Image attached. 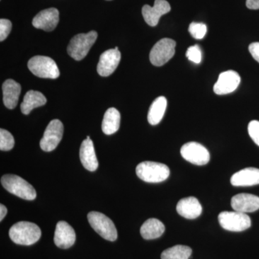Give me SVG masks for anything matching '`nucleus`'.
I'll return each instance as SVG.
<instances>
[{
  "instance_id": "obj_1",
  "label": "nucleus",
  "mask_w": 259,
  "mask_h": 259,
  "mask_svg": "<svg viewBox=\"0 0 259 259\" xmlns=\"http://www.w3.org/2000/svg\"><path fill=\"white\" fill-rule=\"evenodd\" d=\"M9 236L16 244L30 245L39 241L41 231L35 223L21 221L11 227Z\"/></svg>"
},
{
  "instance_id": "obj_2",
  "label": "nucleus",
  "mask_w": 259,
  "mask_h": 259,
  "mask_svg": "<svg viewBox=\"0 0 259 259\" xmlns=\"http://www.w3.org/2000/svg\"><path fill=\"white\" fill-rule=\"evenodd\" d=\"M136 175L141 180L148 183H159L168 179L170 170L163 163L144 161L136 167Z\"/></svg>"
},
{
  "instance_id": "obj_3",
  "label": "nucleus",
  "mask_w": 259,
  "mask_h": 259,
  "mask_svg": "<svg viewBox=\"0 0 259 259\" xmlns=\"http://www.w3.org/2000/svg\"><path fill=\"white\" fill-rule=\"evenodd\" d=\"M1 183L5 190L26 200H34L36 198V191L27 181L14 175H4L1 179Z\"/></svg>"
},
{
  "instance_id": "obj_4",
  "label": "nucleus",
  "mask_w": 259,
  "mask_h": 259,
  "mask_svg": "<svg viewBox=\"0 0 259 259\" xmlns=\"http://www.w3.org/2000/svg\"><path fill=\"white\" fill-rule=\"evenodd\" d=\"M97 38V32L93 30L88 33H80L72 37L68 46L69 55L76 61H81L88 55Z\"/></svg>"
},
{
  "instance_id": "obj_5",
  "label": "nucleus",
  "mask_w": 259,
  "mask_h": 259,
  "mask_svg": "<svg viewBox=\"0 0 259 259\" xmlns=\"http://www.w3.org/2000/svg\"><path fill=\"white\" fill-rule=\"evenodd\" d=\"M28 66L29 70L37 77L55 79L60 76L55 61L48 56H34L28 61Z\"/></svg>"
},
{
  "instance_id": "obj_6",
  "label": "nucleus",
  "mask_w": 259,
  "mask_h": 259,
  "mask_svg": "<svg viewBox=\"0 0 259 259\" xmlns=\"http://www.w3.org/2000/svg\"><path fill=\"white\" fill-rule=\"evenodd\" d=\"M90 226L102 238L109 241H115L117 232L113 222L101 212H91L88 215Z\"/></svg>"
},
{
  "instance_id": "obj_7",
  "label": "nucleus",
  "mask_w": 259,
  "mask_h": 259,
  "mask_svg": "<svg viewBox=\"0 0 259 259\" xmlns=\"http://www.w3.org/2000/svg\"><path fill=\"white\" fill-rule=\"evenodd\" d=\"M218 221L223 229L232 232L245 231L251 226V220L248 214L235 210L220 213Z\"/></svg>"
},
{
  "instance_id": "obj_8",
  "label": "nucleus",
  "mask_w": 259,
  "mask_h": 259,
  "mask_svg": "<svg viewBox=\"0 0 259 259\" xmlns=\"http://www.w3.org/2000/svg\"><path fill=\"white\" fill-rule=\"evenodd\" d=\"M176 42L171 38H163L155 44L150 53V61L156 66L166 64L175 54Z\"/></svg>"
},
{
  "instance_id": "obj_9",
  "label": "nucleus",
  "mask_w": 259,
  "mask_h": 259,
  "mask_svg": "<svg viewBox=\"0 0 259 259\" xmlns=\"http://www.w3.org/2000/svg\"><path fill=\"white\" fill-rule=\"evenodd\" d=\"M180 152L186 161L197 166H204L210 159L208 150L198 143H187L181 148Z\"/></svg>"
},
{
  "instance_id": "obj_10",
  "label": "nucleus",
  "mask_w": 259,
  "mask_h": 259,
  "mask_svg": "<svg viewBox=\"0 0 259 259\" xmlns=\"http://www.w3.org/2000/svg\"><path fill=\"white\" fill-rule=\"evenodd\" d=\"M64 134V125L59 120H51L48 125L40 142L42 151L50 152L54 151L61 142Z\"/></svg>"
},
{
  "instance_id": "obj_11",
  "label": "nucleus",
  "mask_w": 259,
  "mask_h": 259,
  "mask_svg": "<svg viewBox=\"0 0 259 259\" xmlns=\"http://www.w3.org/2000/svg\"><path fill=\"white\" fill-rule=\"evenodd\" d=\"M241 83V76L233 70L224 71L220 74L217 82L214 83V93L218 95H228L232 93L238 88Z\"/></svg>"
},
{
  "instance_id": "obj_12",
  "label": "nucleus",
  "mask_w": 259,
  "mask_h": 259,
  "mask_svg": "<svg viewBox=\"0 0 259 259\" xmlns=\"http://www.w3.org/2000/svg\"><path fill=\"white\" fill-rule=\"evenodd\" d=\"M121 59V54L118 48L109 49L100 56L97 64V72L102 76L111 75L118 66Z\"/></svg>"
},
{
  "instance_id": "obj_13",
  "label": "nucleus",
  "mask_w": 259,
  "mask_h": 259,
  "mask_svg": "<svg viewBox=\"0 0 259 259\" xmlns=\"http://www.w3.org/2000/svg\"><path fill=\"white\" fill-rule=\"evenodd\" d=\"M171 11V6L166 0H155L154 5H146L143 7L142 14L146 23L151 27L158 25L162 15Z\"/></svg>"
},
{
  "instance_id": "obj_14",
  "label": "nucleus",
  "mask_w": 259,
  "mask_h": 259,
  "mask_svg": "<svg viewBox=\"0 0 259 259\" xmlns=\"http://www.w3.org/2000/svg\"><path fill=\"white\" fill-rule=\"evenodd\" d=\"M59 21V12L56 8H49L40 11L32 20L35 28L50 32L57 26Z\"/></svg>"
},
{
  "instance_id": "obj_15",
  "label": "nucleus",
  "mask_w": 259,
  "mask_h": 259,
  "mask_svg": "<svg viewBox=\"0 0 259 259\" xmlns=\"http://www.w3.org/2000/svg\"><path fill=\"white\" fill-rule=\"evenodd\" d=\"M76 233L69 223L60 221L56 225L54 233V243L59 248L66 249L74 244Z\"/></svg>"
},
{
  "instance_id": "obj_16",
  "label": "nucleus",
  "mask_w": 259,
  "mask_h": 259,
  "mask_svg": "<svg viewBox=\"0 0 259 259\" xmlns=\"http://www.w3.org/2000/svg\"><path fill=\"white\" fill-rule=\"evenodd\" d=\"M233 210L246 213L253 212L259 209V197L253 194L241 193L233 196L231 199Z\"/></svg>"
},
{
  "instance_id": "obj_17",
  "label": "nucleus",
  "mask_w": 259,
  "mask_h": 259,
  "mask_svg": "<svg viewBox=\"0 0 259 259\" xmlns=\"http://www.w3.org/2000/svg\"><path fill=\"white\" fill-rule=\"evenodd\" d=\"M79 157L83 166L90 171H96L99 163L93 141L88 136L80 147Z\"/></svg>"
},
{
  "instance_id": "obj_18",
  "label": "nucleus",
  "mask_w": 259,
  "mask_h": 259,
  "mask_svg": "<svg viewBox=\"0 0 259 259\" xmlns=\"http://www.w3.org/2000/svg\"><path fill=\"white\" fill-rule=\"evenodd\" d=\"M231 183L235 187H249L259 185L258 168L249 167L236 172L231 177Z\"/></svg>"
},
{
  "instance_id": "obj_19",
  "label": "nucleus",
  "mask_w": 259,
  "mask_h": 259,
  "mask_svg": "<svg viewBox=\"0 0 259 259\" xmlns=\"http://www.w3.org/2000/svg\"><path fill=\"white\" fill-rule=\"evenodd\" d=\"M177 211L183 218L195 219L202 214V207L198 199L189 197L180 200L177 205Z\"/></svg>"
},
{
  "instance_id": "obj_20",
  "label": "nucleus",
  "mask_w": 259,
  "mask_h": 259,
  "mask_svg": "<svg viewBox=\"0 0 259 259\" xmlns=\"http://www.w3.org/2000/svg\"><path fill=\"white\" fill-rule=\"evenodd\" d=\"M3 102L5 107L13 110L18 103L19 97L21 93V86L15 80L8 79L3 83Z\"/></svg>"
},
{
  "instance_id": "obj_21",
  "label": "nucleus",
  "mask_w": 259,
  "mask_h": 259,
  "mask_svg": "<svg viewBox=\"0 0 259 259\" xmlns=\"http://www.w3.org/2000/svg\"><path fill=\"white\" fill-rule=\"evenodd\" d=\"M47 102V98L41 93L30 90L24 97L20 109L24 115H28L33 109L45 105Z\"/></svg>"
},
{
  "instance_id": "obj_22",
  "label": "nucleus",
  "mask_w": 259,
  "mask_h": 259,
  "mask_svg": "<svg viewBox=\"0 0 259 259\" xmlns=\"http://www.w3.org/2000/svg\"><path fill=\"white\" fill-rule=\"evenodd\" d=\"M164 231V225L156 218L147 220L141 228V236L146 240L156 239L161 237Z\"/></svg>"
},
{
  "instance_id": "obj_23",
  "label": "nucleus",
  "mask_w": 259,
  "mask_h": 259,
  "mask_svg": "<svg viewBox=\"0 0 259 259\" xmlns=\"http://www.w3.org/2000/svg\"><path fill=\"white\" fill-rule=\"evenodd\" d=\"M120 112L114 107L109 108L104 115L102 124V131L106 135L115 134L120 128Z\"/></svg>"
},
{
  "instance_id": "obj_24",
  "label": "nucleus",
  "mask_w": 259,
  "mask_h": 259,
  "mask_svg": "<svg viewBox=\"0 0 259 259\" xmlns=\"http://www.w3.org/2000/svg\"><path fill=\"white\" fill-rule=\"evenodd\" d=\"M167 100L166 97H158L150 107L148 120L151 125H156L161 122L166 112Z\"/></svg>"
},
{
  "instance_id": "obj_25",
  "label": "nucleus",
  "mask_w": 259,
  "mask_h": 259,
  "mask_svg": "<svg viewBox=\"0 0 259 259\" xmlns=\"http://www.w3.org/2000/svg\"><path fill=\"white\" fill-rule=\"evenodd\" d=\"M192 250L186 245H177L165 250L161 253V259H189Z\"/></svg>"
},
{
  "instance_id": "obj_26",
  "label": "nucleus",
  "mask_w": 259,
  "mask_h": 259,
  "mask_svg": "<svg viewBox=\"0 0 259 259\" xmlns=\"http://www.w3.org/2000/svg\"><path fill=\"white\" fill-rule=\"evenodd\" d=\"M15 146V139L9 131L0 130V150L8 151L13 149Z\"/></svg>"
},
{
  "instance_id": "obj_27",
  "label": "nucleus",
  "mask_w": 259,
  "mask_h": 259,
  "mask_svg": "<svg viewBox=\"0 0 259 259\" xmlns=\"http://www.w3.org/2000/svg\"><path fill=\"white\" fill-rule=\"evenodd\" d=\"M189 32L194 38L201 40L207 33V25L202 23H192L189 27Z\"/></svg>"
},
{
  "instance_id": "obj_28",
  "label": "nucleus",
  "mask_w": 259,
  "mask_h": 259,
  "mask_svg": "<svg viewBox=\"0 0 259 259\" xmlns=\"http://www.w3.org/2000/svg\"><path fill=\"white\" fill-rule=\"evenodd\" d=\"M187 59L194 64H198L202 61V52L198 45L192 46L187 49L186 53Z\"/></svg>"
},
{
  "instance_id": "obj_29",
  "label": "nucleus",
  "mask_w": 259,
  "mask_h": 259,
  "mask_svg": "<svg viewBox=\"0 0 259 259\" xmlns=\"http://www.w3.org/2000/svg\"><path fill=\"white\" fill-rule=\"evenodd\" d=\"M248 134L257 146H259V121H250L248 126Z\"/></svg>"
},
{
  "instance_id": "obj_30",
  "label": "nucleus",
  "mask_w": 259,
  "mask_h": 259,
  "mask_svg": "<svg viewBox=\"0 0 259 259\" xmlns=\"http://www.w3.org/2000/svg\"><path fill=\"white\" fill-rule=\"evenodd\" d=\"M12 23L7 19L0 20V41L3 42L11 32Z\"/></svg>"
},
{
  "instance_id": "obj_31",
  "label": "nucleus",
  "mask_w": 259,
  "mask_h": 259,
  "mask_svg": "<svg viewBox=\"0 0 259 259\" xmlns=\"http://www.w3.org/2000/svg\"><path fill=\"white\" fill-rule=\"evenodd\" d=\"M248 50H249L250 54L253 56V59L259 63V42H255L250 44Z\"/></svg>"
},
{
  "instance_id": "obj_32",
  "label": "nucleus",
  "mask_w": 259,
  "mask_h": 259,
  "mask_svg": "<svg viewBox=\"0 0 259 259\" xmlns=\"http://www.w3.org/2000/svg\"><path fill=\"white\" fill-rule=\"evenodd\" d=\"M246 7L250 10H258L259 0H246Z\"/></svg>"
},
{
  "instance_id": "obj_33",
  "label": "nucleus",
  "mask_w": 259,
  "mask_h": 259,
  "mask_svg": "<svg viewBox=\"0 0 259 259\" xmlns=\"http://www.w3.org/2000/svg\"><path fill=\"white\" fill-rule=\"evenodd\" d=\"M8 213V209L3 204H0V221H3Z\"/></svg>"
}]
</instances>
